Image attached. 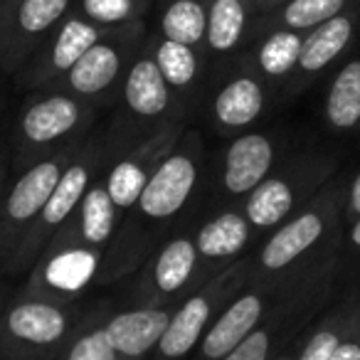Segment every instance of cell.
<instances>
[{
    "label": "cell",
    "instance_id": "cell-16",
    "mask_svg": "<svg viewBox=\"0 0 360 360\" xmlns=\"http://www.w3.org/2000/svg\"><path fill=\"white\" fill-rule=\"evenodd\" d=\"M148 40L153 47L155 65H158L163 79L168 82L183 119H188V114L207 94V84H210L205 55L191 45L160 37L158 32H150Z\"/></svg>",
    "mask_w": 360,
    "mask_h": 360
},
{
    "label": "cell",
    "instance_id": "cell-19",
    "mask_svg": "<svg viewBox=\"0 0 360 360\" xmlns=\"http://www.w3.org/2000/svg\"><path fill=\"white\" fill-rule=\"evenodd\" d=\"M301 45H304V32H294V30L255 32L250 47H247L240 60L247 62L271 86L274 94H281L296 70Z\"/></svg>",
    "mask_w": 360,
    "mask_h": 360
},
{
    "label": "cell",
    "instance_id": "cell-36",
    "mask_svg": "<svg viewBox=\"0 0 360 360\" xmlns=\"http://www.w3.org/2000/svg\"><path fill=\"white\" fill-rule=\"evenodd\" d=\"M257 11H259V0H257Z\"/></svg>",
    "mask_w": 360,
    "mask_h": 360
},
{
    "label": "cell",
    "instance_id": "cell-11",
    "mask_svg": "<svg viewBox=\"0 0 360 360\" xmlns=\"http://www.w3.org/2000/svg\"><path fill=\"white\" fill-rule=\"evenodd\" d=\"M195 220L186 222L163 240L155 252L143 262V296L148 304L155 306L160 299L183 296L186 291H198L207 284L202 276L200 252L195 242Z\"/></svg>",
    "mask_w": 360,
    "mask_h": 360
},
{
    "label": "cell",
    "instance_id": "cell-25",
    "mask_svg": "<svg viewBox=\"0 0 360 360\" xmlns=\"http://www.w3.org/2000/svg\"><path fill=\"white\" fill-rule=\"evenodd\" d=\"M153 6L155 0H77L75 13L99 25L119 27L146 20Z\"/></svg>",
    "mask_w": 360,
    "mask_h": 360
},
{
    "label": "cell",
    "instance_id": "cell-32",
    "mask_svg": "<svg viewBox=\"0 0 360 360\" xmlns=\"http://www.w3.org/2000/svg\"><path fill=\"white\" fill-rule=\"evenodd\" d=\"M281 3H286V0H259V15H264V13L274 11V8H279Z\"/></svg>",
    "mask_w": 360,
    "mask_h": 360
},
{
    "label": "cell",
    "instance_id": "cell-9",
    "mask_svg": "<svg viewBox=\"0 0 360 360\" xmlns=\"http://www.w3.org/2000/svg\"><path fill=\"white\" fill-rule=\"evenodd\" d=\"M271 96V86L247 62L237 60L207 84V119L220 136L235 139L247 134L264 116Z\"/></svg>",
    "mask_w": 360,
    "mask_h": 360
},
{
    "label": "cell",
    "instance_id": "cell-34",
    "mask_svg": "<svg viewBox=\"0 0 360 360\" xmlns=\"http://www.w3.org/2000/svg\"><path fill=\"white\" fill-rule=\"evenodd\" d=\"M276 360H296V355H279Z\"/></svg>",
    "mask_w": 360,
    "mask_h": 360
},
{
    "label": "cell",
    "instance_id": "cell-26",
    "mask_svg": "<svg viewBox=\"0 0 360 360\" xmlns=\"http://www.w3.org/2000/svg\"><path fill=\"white\" fill-rule=\"evenodd\" d=\"M67 360H121V355L116 353L104 326H96V328L86 330L84 335H79L72 343Z\"/></svg>",
    "mask_w": 360,
    "mask_h": 360
},
{
    "label": "cell",
    "instance_id": "cell-6",
    "mask_svg": "<svg viewBox=\"0 0 360 360\" xmlns=\"http://www.w3.org/2000/svg\"><path fill=\"white\" fill-rule=\"evenodd\" d=\"M79 146L62 148L47 158H40L30 168L18 173L13 186L8 188L6 202L0 210V269L3 271H11L18 250L35 227L37 217L42 215L47 200L55 193L62 173L75 158Z\"/></svg>",
    "mask_w": 360,
    "mask_h": 360
},
{
    "label": "cell",
    "instance_id": "cell-5",
    "mask_svg": "<svg viewBox=\"0 0 360 360\" xmlns=\"http://www.w3.org/2000/svg\"><path fill=\"white\" fill-rule=\"evenodd\" d=\"M286 146V136L271 131H247L230 139L217 160L210 191L202 193L210 215L225 207H242V202L289 158Z\"/></svg>",
    "mask_w": 360,
    "mask_h": 360
},
{
    "label": "cell",
    "instance_id": "cell-23",
    "mask_svg": "<svg viewBox=\"0 0 360 360\" xmlns=\"http://www.w3.org/2000/svg\"><path fill=\"white\" fill-rule=\"evenodd\" d=\"M207 6L210 0H155V32L173 42L195 47L205 55Z\"/></svg>",
    "mask_w": 360,
    "mask_h": 360
},
{
    "label": "cell",
    "instance_id": "cell-14",
    "mask_svg": "<svg viewBox=\"0 0 360 360\" xmlns=\"http://www.w3.org/2000/svg\"><path fill=\"white\" fill-rule=\"evenodd\" d=\"M289 279V276H286ZM286 279H252L247 289L232 296L222 314L210 323L202 335V355L207 360H222L237 348L247 335H252L262 326L269 306V294L279 291Z\"/></svg>",
    "mask_w": 360,
    "mask_h": 360
},
{
    "label": "cell",
    "instance_id": "cell-22",
    "mask_svg": "<svg viewBox=\"0 0 360 360\" xmlns=\"http://www.w3.org/2000/svg\"><path fill=\"white\" fill-rule=\"evenodd\" d=\"M355 6H360V0H286L279 8L259 15L255 32L294 30L306 35L309 30L328 22L330 18L343 15V13H348Z\"/></svg>",
    "mask_w": 360,
    "mask_h": 360
},
{
    "label": "cell",
    "instance_id": "cell-24",
    "mask_svg": "<svg viewBox=\"0 0 360 360\" xmlns=\"http://www.w3.org/2000/svg\"><path fill=\"white\" fill-rule=\"evenodd\" d=\"M358 319V309H355V301H345L343 306H338L335 311H330L314 330L304 340L301 350L296 353V360H330L343 338L350 333V328L355 326Z\"/></svg>",
    "mask_w": 360,
    "mask_h": 360
},
{
    "label": "cell",
    "instance_id": "cell-3",
    "mask_svg": "<svg viewBox=\"0 0 360 360\" xmlns=\"http://www.w3.org/2000/svg\"><path fill=\"white\" fill-rule=\"evenodd\" d=\"M99 104L62 86L37 89L25 101L13 131V168L22 173L40 158L79 146L94 134Z\"/></svg>",
    "mask_w": 360,
    "mask_h": 360
},
{
    "label": "cell",
    "instance_id": "cell-8",
    "mask_svg": "<svg viewBox=\"0 0 360 360\" xmlns=\"http://www.w3.org/2000/svg\"><path fill=\"white\" fill-rule=\"evenodd\" d=\"M116 101L121 109L111 119V124L134 141L148 139L150 134L173 124V121H186L168 82L163 79L158 65H155L150 40H146L141 55L126 72Z\"/></svg>",
    "mask_w": 360,
    "mask_h": 360
},
{
    "label": "cell",
    "instance_id": "cell-1",
    "mask_svg": "<svg viewBox=\"0 0 360 360\" xmlns=\"http://www.w3.org/2000/svg\"><path fill=\"white\" fill-rule=\"evenodd\" d=\"M207 180V150L202 134L186 129L170 153L150 173L136 205L124 217L99 264V281H111L143 264L175 227L195 220Z\"/></svg>",
    "mask_w": 360,
    "mask_h": 360
},
{
    "label": "cell",
    "instance_id": "cell-20",
    "mask_svg": "<svg viewBox=\"0 0 360 360\" xmlns=\"http://www.w3.org/2000/svg\"><path fill=\"white\" fill-rule=\"evenodd\" d=\"M173 311L163 306H141V309L114 314L104 323L109 340L121 358H141L150 348H158Z\"/></svg>",
    "mask_w": 360,
    "mask_h": 360
},
{
    "label": "cell",
    "instance_id": "cell-17",
    "mask_svg": "<svg viewBox=\"0 0 360 360\" xmlns=\"http://www.w3.org/2000/svg\"><path fill=\"white\" fill-rule=\"evenodd\" d=\"M252 237L255 232H252L242 207H225V210L212 212L205 220L198 222L195 242L205 281L215 279L220 271L242 259Z\"/></svg>",
    "mask_w": 360,
    "mask_h": 360
},
{
    "label": "cell",
    "instance_id": "cell-7",
    "mask_svg": "<svg viewBox=\"0 0 360 360\" xmlns=\"http://www.w3.org/2000/svg\"><path fill=\"white\" fill-rule=\"evenodd\" d=\"M146 40H148L146 20L114 27L55 86H62L99 106L111 104L119 96L121 82L134 60L141 55Z\"/></svg>",
    "mask_w": 360,
    "mask_h": 360
},
{
    "label": "cell",
    "instance_id": "cell-21",
    "mask_svg": "<svg viewBox=\"0 0 360 360\" xmlns=\"http://www.w3.org/2000/svg\"><path fill=\"white\" fill-rule=\"evenodd\" d=\"M323 119L335 134L360 129V55H353L333 72L323 96Z\"/></svg>",
    "mask_w": 360,
    "mask_h": 360
},
{
    "label": "cell",
    "instance_id": "cell-33",
    "mask_svg": "<svg viewBox=\"0 0 360 360\" xmlns=\"http://www.w3.org/2000/svg\"><path fill=\"white\" fill-rule=\"evenodd\" d=\"M3 15H6V0H0V52H3Z\"/></svg>",
    "mask_w": 360,
    "mask_h": 360
},
{
    "label": "cell",
    "instance_id": "cell-12",
    "mask_svg": "<svg viewBox=\"0 0 360 360\" xmlns=\"http://www.w3.org/2000/svg\"><path fill=\"white\" fill-rule=\"evenodd\" d=\"M114 27L86 20L72 11L70 18L52 32V37L15 72L18 79L27 89H47L55 86L106 32Z\"/></svg>",
    "mask_w": 360,
    "mask_h": 360
},
{
    "label": "cell",
    "instance_id": "cell-15",
    "mask_svg": "<svg viewBox=\"0 0 360 360\" xmlns=\"http://www.w3.org/2000/svg\"><path fill=\"white\" fill-rule=\"evenodd\" d=\"M257 20V0H210L205 32L207 79L220 75L245 55L255 35Z\"/></svg>",
    "mask_w": 360,
    "mask_h": 360
},
{
    "label": "cell",
    "instance_id": "cell-30",
    "mask_svg": "<svg viewBox=\"0 0 360 360\" xmlns=\"http://www.w3.org/2000/svg\"><path fill=\"white\" fill-rule=\"evenodd\" d=\"M11 163L6 153H0V210H3V202H6L8 195V170H11Z\"/></svg>",
    "mask_w": 360,
    "mask_h": 360
},
{
    "label": "cell",
    "instance_id": "cell-18",
    "mask_svg": "<svg viewBox=\"0 0 360 360\" xmlns=\"http://www.w3.org/2000/svg\"><path fill=\"white\" fill-rule=\"evenodd\" d=\"M3 330L15 343L27 345H55L70 330V314L62 304L47 296H27L6 311Z\"/></svg>",
    "mask_w": 360,
    "mask_h": 360
},
{
    "label": "cell",
    "instance_id": "cell-35",
    "mask_svg": "<svg viewBox=\"0 0 360 360\" xmlns=\"http://www.w3.org/2000/svg\"><path fill=\"white\" fill-rule=\"evenodd\" d=\"M353 301H355V306H358V311H360V294H358V296H355V299H353Z\"/></svg>",
    "mask_w": 360,
    "mask_h": 360
},
{
    "label": "cell",
    "instance_id": "cell-29",
    "mask_svg": "<svg viewBox=\"0 0 360 360\" xmlns=\"http://www.w3.org/2000/svg\"><path fill=\"white\" fill-rule=\"evenodd\" d=\"M355 220H360V170L348 183L345 193V225H353Z\"/></svg>",
    "mask_w": 360,
    "mask_h": 360
},
{
    "label": "cell",
    "instance_id": "cell-31",
    "mask_svg": "<svg viewBox=\"0 0 360 360\" xmlns=\"http://www.w3.org/2000/svg\"><path fill=\"white\" fill-rule=\"evenodd\" d=\"M348 245L353 247L355 252H360V220L348 225Z\"/></svg>",
    "mask_w": 360,
    "mask_h": 360
},
{
    "label": "cell",
    "instance_id": "cell-13",
    "mask_svg": "<svg viewBox=\"0 0 360 360\" xmlns=\"http://www.w3.org/2000/svg\"><path fill=\"white\" fill-rule=\"evenodd\" d=\"M360 37V6L350 8L348 13L338 18H330L328 22L314 27L304 35L301 55L296 62V70L291 75L289 84L284 86L279 96H299L316 79L323 77L326 70L335 65L340 57L348 55V50Z\"/></svg>",
    "mask_w": 360,
    "mask_h": 360
},
{
    "label": "cell",
    "instance_id": "cell-28",
    "mask_svg": "<svg viewBox=\"0 0 360 360\" xmlns=\"http://www.w3.org/2000/svg\"><path fill=\"white\" fill-rule=\"evenodd\" d=\"M355 309H358V306H355ZM330 360H360V311H358V319H355V326L343 338V343L335 348Z\"/></svg>",
    "mask_w": 360,
    "mask_h": 360
},
{
    "label": "cell",
    "instance_id": "cell-2",
    "mask_svg": "<svg viewBox=\"0 0 360 360\" xmlns=\"http://www.w3.org/2000/svg\"><path fill=\"white\" fill-rule=\"evenodd\" d=\"M345 193L348 183L333 178L314 200L269 232L252 262V279H286L333 255L345 222Z\"/></svg>",
    "mask_w": 360,
    "mask_h": 360
},
{
    "label": "cell",
    "instance_id": "cell-4",
    "mask_svg": "<svg viewBox=\"0 0 360 360\" xmlns=\"http://www.w3.org/2000/svg\"><path fill=\"white\" fill-rule=\"evenodd\" d=\"M338 160L328 153L289 155L269 178L242 202L252 232H274L281 222L314 200L330 180L335 178Z\"/></svg>",
    "mask_w": 360,
    "mask_h": 360
},
{
    "label": "cell",
    "instance_id": "cell-10",
    "mask_svg": "<svg viewBox=\"0 0 360 360\" xmlns=\"http://www.w3.org/2000/svg\"><path fill=\"white\" fill-rule=\"evenodd\" d=\"M77 0H6L0 72L15 75L70 18Z\"/></svg>",
    "mask_w": 360,
    "mask_h": 360
},
{
    "label": "cell",
    "instance_id": "cell-27",
    "mask_svg": "<svg viewBox=\"0 0 360 360\" xmlns=\"http://www.w3.org/2000/svg\"><path fill=\"white\" fill-rule=\"evenodd\" d=\"M276 330H279L276 321H269V323L262 321L259 328L252 335H247V338L242 340L232 353H227L222 360H269L271 348H274Z\"/></svg>",
    "mask_w": 360,
    "mask_h": 360
}]
</instances>
